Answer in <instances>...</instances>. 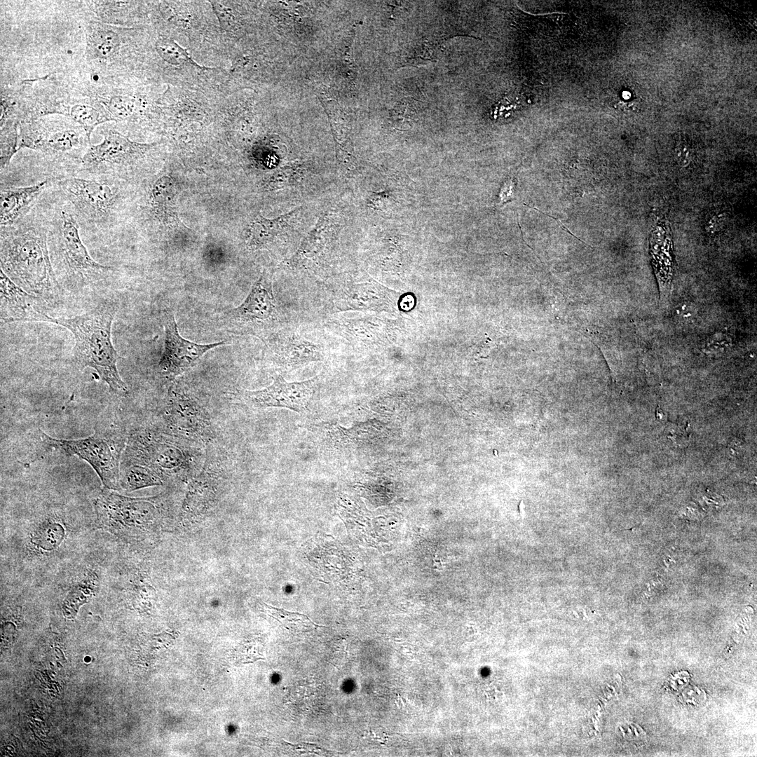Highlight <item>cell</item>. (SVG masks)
Segmentation results:
<instances>
[{"label":"cell","mask_w":757,"mask_h":757,"mask_svg":"<svg viewBox=\"0 0 757 757\" xmlns=\"http://www.w3.org/2000/svg\"><path fill=\"white\" fill-rule=\"evenodd\" d=\"M1 269L29 294L55 299L60 289L48 245V229L36 204L23 218L0 229Z\"/></svg>","instance_id":"cell-1"},{"label":"cell","mask_w":757,"mask_h":757,"mask_svg":"<svg viewBox=\"0 0 757 757\" xmlns=\"http://www.w3.org/2000/svg\"><path fill=\"white\" fill-rule=\"evenodd\" d=\"M37 205L46 219L50 257L57 278L76 286L93 284L110 275L113 268L100 264L89 254L72 209L55 184L41 195Z\"/></svg>","instance_id":"cell-2"},{"label":"cell","mask_w":757,"mask_h":757,"mask_svg":"<svg viewBox=\"0 0 757 757\" xmlns=\"http://www.w3.org/2000/svg\"><path fill=\"white\" fill-rule=\"evenodd\" d=\"M114 304H102L90 311L71 318H54L48 315L46 322L65 327L74 336V358L81 368L94 369L109 388L119 395L128 393L121 378L117 361L120 358L111 340V326L116 315Z\"/></svg>","instance_id":"cell-3"},{"label":"cell","mask_w":757,"mask_h":757,"mask_svg":"<svg viewBox=\"0 0 757 757\" xmlns=\"http://www.w3.org/2000/svg\"><path fill=\"white\" fill-rule=\"evenodd\" d=\"M55 186L69 203L85 235L110 233L117 226L125 192L121 179L69 175Z\"/></svg>","instance_id":"cell-4"},{"label":"cell","mask_w":757,"mask_h":757,"mask_svg":"<svg viewBox=\"0 0 757 757\" xmlns=\"http://www.w3.org/2000/svg\"><path fill=\"white\" fill-rule=\"evenodd\" d=\"M18 150L28 148L58 165L60 177L76 175L90 144L78 124L28 119L19 125Z\"/></svg>","instance_id":"cell-5"},{"label":"cell","mask_w":757,"mask_h":757,"mask_svg":"<svg viewBox=\"0 0 757 757\" xmlns=\"http://www.w3.org/2000/svg\"><path fill=\"white\" fill-rule=\"evenodd\" d=\"M44 444L86 461L96 472L104 488L118 490L121 455L126 438L119 429H95L91 435L76 439H56L41 431Z\"/></svg>","instance_id":"cell-6"},{"label":"cell","mask_w":757,"mask_h":757,"mask_svg":"<svg viewBox=\"0 0 757 757\" xmlns=\"http://www.w3.org/2000/svg\"><path fill=\"white\" fill-rule=\"evenodd\" d=\"M101 135L102 141L89 146L76 175L121 179L139 164L156 145L132 142L111 128L102 129Z\"/></svg>","instance_id":"cell-7"},{"label":"cell","mask_w":757,"mask_h":757,"mask_svg":"<svg viewBox=\"0 0 757 757\" xmlns=\"http://www.w3.org/2000/svg\"><path fill=\"white\" fill-rule=\"evenodd\" d=\"M151 498H133L104 488L93 500L98 526L114 535L151 524L156 515Z\"/></svg>","instance_id":"cell-8"},{"label":"cell","mask_w":757,"mask_h":757,"mask_svg":"<svg viewBox=\"0 0 757 757\" xmlns=\"http://www.w3.org/2000/svg\"><path fill=\"white\" fill-rule=\"evenodd\" d=\"M273 273L264 270L252 286L243 302L231 311L238 322L249 331L273 328L280 322V315L273 292Z\"/></svg>","instance_id":"cell-9"},{"label":"cell","mask_w":757,"mask_h":757,"mask_svg":"<svg viewBox=\"0 0 757 757\" xmlns=\"http://www.w3.org/2000/svg\"><path fill=\"white\" fill-rule=\"evenodd\" d=\"M319 381V375L299 382H287L278 375L268 387L246 390L245 396L249 402L257 407H281L301 413L310 405Z\"/></svg>","instance_id":"cell-10"},{"label":"cell","mask_w":757,"mask_h":757,"mask_svg":"<svg viewBox=\"0 0 757 757\" xmlns=\"http://www.w3.org/2000/svg\"><path fill=\"white\" fill-rule=\"evenodd\" d=\"M164 350L158 363L161 372L175 377L191 367L208 350L224 345L225 341L199 344L181 336L172 313H167L165 320Z\"/></svg>","instance_id":"cell-11"},{"label":"cell","mask_w":757,"mask_h":757,"mask_svg":"<svg viewBox=\"0 0 757 757\" xmlns=\"http://www.w3.org/2000/svg\"><path fill=\"white\" fill-rule=\"evenodd\" d=\"M322 291L325 310L330 314L380 308L386 301L383 289L348 280L327 283Z\"/></svg>","instance_id":"cell-12"},{"label":"cell","mask_w":757,"mask_h":757,"mask_svg":"<svg viewBox=\"0 0 757 757\" xmlns=\"http://www.w3.org/2000/svg\"><path fill=\"white\" fill-rule=\"evenodd\" d=\"M273 347L282 371H292L311 362L325 361V347L306 339L296 330L282 329L275 336Z\"/></svg>","instance_id":"cell-13"},{"label":"cell","mask_w":757,"mask_h":757,"mask_svg":"<svg viewBox=\"0 0 757 757\" xmlns=\"http://www.w3.org/2000/svg\"><path fill=\"white\" fill-rule=\"evenodd\" d=\"M60 179L45 178L25 186H1L0 225L8 226L26 216L41 195Z\"/></svg>","instance_id":"cell-14"},{"label":"cell","mask_w":757,"mask_h":757,"mask_svg":"<svg viewBox=\"0 0 757 757\" xmlns=\"http://www.w3.org/2000/svg\"><path fill=\"white\" fill-rule=\"evenodd\" d=\"M0 285L1 322H46L48 315L35 306L38 298L15 284L1 269Z\"/></svg>","instance_id":"cell-15"},{"label":"cell","mask_w":757,"mask_h":757,"mask_svg":"<svg viewBox=\"0 0 757 757\" xmlns=\"http://www.w3.org/2000/svg\"><path fill=\"white\" fill-rule=\"evenodd\" d=\"M300 209H295L273 219L258 216L250 229L249 247L252 250L268 249L285 242L294 227Z\"/></svg>","instance_id":"cell-16"},{"label":"cell","mask_w":757,"mask_h":757,"mask_svg":"<svg viewBox=\"0 0 757 757\" xmlns=\"http://www.w3.org/2000/svg\"><path fill=\"white\" fill-rule=\"evenodd\" d=\"M333 219L329 214H323L316 225L305 237L296 252L288 260L292 268H299L308 262L317 261L325 252L330 241Z\"/></svg>","instance_id":"cell-17"},{"label":"cell","mask_w":757,"mask_h":757,"mask_svg":"<svg viewBox=\"0 0 757 757\" xmlns=\"http://www.w3.org/2000/svg\"><path fill=\"white\" fill-rule=\"evenodd\" d=\"M86 31L89 59L108 61L115 58L121 47V39L114 29L99 22H92Z\"/></svg>","instance_id":"cell-18"},{"label":"cell","mask_w":757,"mask_h":757,"mask_svg":"<svg viewBox=\"0 0 757 757\" xmlns=\"http://www.w3.org/2000/svg\"><path fill=\"white\" fill-rule=\"evenodd\" d=\"M100 105L109 121H125L132 117L141 108L142 102L135 96L127 94L104 95Z\"/></svg>","instance_id":"cell-19"},{"label":"cell","mask_w":757,"mask_h":757,"mask_svg":"<svg viewBox=\"0 0 757 757\" xmlns=\"http://www.w3.org/2000/svg\"><path fill=\"white\" fill-rule=\"evenodd\" d=\"M99 578L94 571L88 572L86 576L77 582L69 591L64 601V613L68 618H73L79 607L86 603L98 589Z\"/></svg>","instance_id":"cell-20"},{"label":"cell","mask_w":757,"mask_h":757,"mask_svg":"<svg viewBox=\"0 0 757 757\" xmlns=\"http://www.w3.org/2000/svg\"><path fill=\"white\" fill-rule=\"evenodd\" d=\"M61 114L69 116L71 121L84 130L90 138L92 132L97 126L109 121L102 109L85 103L74 104L67 108L64 107Z\"/></svg>","instance_id":"cell-21"},{"label":"cell","mask_w":757,"mask_h":757,"mask_svg":"<svg viewBox=\"0 0 757 757\" xmlns=\"http://www.w3.org/2000/svg\"><path fill=\"white\" fill-rule=\"evenodd\" d=\"M264 611L277 620L285 629L292 633H303L314 630L322 626L316 625L306 615L278 608L263 603Z\"/></svg>","instance_id":"cell-22"},{"label":"cell","mask_w":757,"mask_h":757,"mask_svg":"<svg viewBox=\"0 0 757 757\" xmlns=\"http://www.w3.org/2000/svg\"><path fill=\"white\" fill-rule=\"evenodd\" d=\"M125 464L120 470V484L124 489L132 491L159 484V478L150 468L135 463Z\"/></svg>","instance_id":"cell-23"},{"label":"cell","mask_w":757,"mask_h":757,"mask_svg":"<svg viewBox=\"0 0 757 757\" xmlns=\"http://www.w3.org/2000/svg\"><path fill=\"white\" fill-rule=\"evenodd\" d=\"M156 49L161 57L168 64L176 66L190 64L198 68H203L193 60L186 49L172 39H160L156 45Z\"/></svg>","instance_id":"cell-24"},{"label":"cell","mask_w":757,"mask_h":757,"mask_svg":"<svg viewBox=\"0 0 757 757\" xmlns=\"http://www.w3.org/2000/svg\"><path fill=\"white\" fill-rule=\"evenodd\" d=\"M64 536V531L61 524L46 521L34 532L33 542L43 550H53L58 547Z\"/></svg>","instance_id":"cell-25"},{"label":"cell","mask_w":757,"mask_h":757,"mask_svg":"<svg viewBox=\"0 0 757 757\" xmlns=\"http://www.w3.org/2000/svg\"><path fill=\"white\" fill-rule=\"evenodd\" d=\"M436 60L437 50L432 43L426 40L414 45L409 51L407 61L409 66H416Z\"/></svg>","instance_id":"cell-26"},{"label":"cell","mask_w":757,"mask_h":757,"mask_svg":"<svg viewBox=\"0 0 757 757\" xmlns=\"http://www.w3.org/2000/svg\"><path fill=\"white\" fill-rule=\"evenodd\" d=\"M301 172L302 171H299L296 168H285L271 177L267 186L271 189H277L290 186L301 176Z\"/></svg>","instance_id":"cell-27"},{"label":"cell","mask_w":757,"mask_h":757,"mask_svg":"<svg viewBox=\"0 0 757 757\" xmlns=\"http://www.w3.org/2000/svg\"><path fill=\"white\" fill-rule=\"evenodd\" d=\"M211 3L222 29L229 32H233L236 18L233 10L219 1H212Z\"/></svg>","instance_id":"cell-28"},{"label":"cell","mask_w":757,"mask_h":757,"mask_svg":"<svg viewBox=\"0 0 757 757\" xmlns=\"http://www.w3.org/2000/svg\"><path fill=\"white\" fill-rule=\"evenodd\" d=\"M401 109V116L400 117V127H402L404 130L408 129L412 125V124L415 121V118L416 116V107L413 104V103L409 101V102L403 103L402 104Z\"/></svg>","instance_id":"cell-29"},{"label":"cell","mask_w":757,"mask_h":757,"mask_svg":"<svg viewBox=\"0 0 757 757\" xmlns=\"http://www.w3.org/2000/svg\"><path fill=\"white\" fill-rule=\"evenodd\" d=\"M693 149L686 143L678 144L674 149V157L682 167H687L693 160Z\"/></svg>","instance_id":"cell-30"},{"label":"cell","mask_w":757,"mask_h":757,"mask_svg":"<svg viewBox=\"0 0 757 757\" xmlns=\"http://www.w3.org/2000/svg\"><path fill=\"white\" fill-rule=\"evenodd\" d=\"M622 96V99L618 100L615 104L616 108L623 111H635L639 109L640 102L637 97L630 100V98H632V95L629 92L623 93Z\"/></svg>","instance_id":"cell-31"},{"label":"cell","mask_w":757,"mask_h":757,"mask_svg":"<svg viewBox=\"0 0 757 757\" xmlns=\"http://www.w3.org/2000/svg\"><path fill=\"white\" fill-rule=\"evenodd\" d=\"M391 200L389 193L386 191L374 193L369 200V205L377 210L386 209Z\"/></svg>","instance_id":"cell-32"},{"label":"cell","mask_w":757,"mask_h":757,"mask_svg":"<svg viewBox=\"0 0 757 757\" xmlns=\"http://www.w3.org/2000/svg\"><path fill=\"white\" fill-rule=\"evenodd\" d=\"M728 346L727 339L724 338L723 335L713 336L708 343V348L711 350L714 351L716 349V351H719L720 348H725Z\"/></svg>","instance_id":"cell-33"},{"label":"cell","mask_w":757,"mask_h":757,"mask_svg":"<svg viewBox=\"0 0 757 757\" xmlns=\"http://www.w3.org/2000/svg\"><path fill=\"white\" fill-rule=\"evenodd\" d=\"M723 222V217L721 214L713 216L708 222L707 229L710 231H717L720 229Z\"/></svg>","instance_id":"cell-34"}]
</instances>
